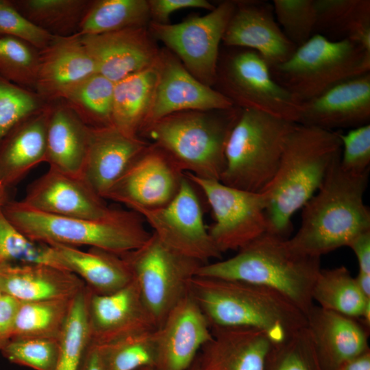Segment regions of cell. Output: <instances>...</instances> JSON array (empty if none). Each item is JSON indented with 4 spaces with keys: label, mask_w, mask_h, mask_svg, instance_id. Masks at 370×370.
<instances>
[{
    "label": "cell",
    "mask_w": 370,
    "mask_h": 370,
    "mask_svg": "<svg viewBox=\"0 0 370 370\" xmlns=\"http://www.w3.org/2000/svg\"><path fill=\"white\" fill-rule=\"evenodd\" d=\"M92 291L85 286L74 297L59 338L56 370H79L90 343L88 302Z\"/></svg>",
    "instance_id": "cell-37"
},
{
    "label": "cell",
    "mask_w": 370,
    "mask_h": 370,
    "mask_svg": "<svg viewBox=\"0 0 370 370\" xmlns=\"http://www.w3.org/2000/svg\"><path fill=\"white\" fill-rule=\"evenodd\" d=\"M51 106L27 117L0 143V188L18 182L33 167L45 162L46 132Z\"/></svg>",
    "instance_id": "cell-27"
},
{
    "label": "cell",
    "mask_w": 370,
    "mask_h": 370,
    "mask_svg": "<svg viewBox=\"0 0 370 370\" xmlns=\"http://www.w3.org/2000/svg\"><path fill=\"white\" fill-rule=\"evenodd\" d=\"M149 143L129 136L114 126L91 127L80 178L104 196Z\"/></svg>",
    "instance_id": "cell-23"
},
{
    "label": "cell",
    "mask_w": 370,
    "mask_h": 370,
    "mask_svg": "<svg viewBox=\"0 0 370 370\" xmlns=\"http://www.w3.org/2000/svg\"><path fill=\"white\" fill-rule=\"evenodd\" d=\"M114 86V82L97 73L72 88L61 99L88 126H113Z\"/></svg>",
    "instance_id": "cell-35"
},
{
    "label": "cell",
    "mask_w": 370,
    "mask_h": 370,
    "mask_svg": "<svg viewBox=\"0 0 370 370\" xmlns=\"http://www.w3.org/2000/svg\"><path fill=\"white\" fill-rule=\"evenodd\" d=\"M150 18L147 0L91 1L75 34L81 36L143 27Z\"/></svg>",
    "instance_id": "cell-33"
},
{
    "label": "cell",
    "mask_w": 370,
    "mask_h": 370,
    "mask_svg": "<svg viewBox=\"0 0 370 370\" xmlns=\"http://www.w3.org/2000/svg\"><path fill=\"white\" fill-rule=\"evenodd\" d=\"M36 92L0 75V143L20 122L47 105Z\"/></svg>",
    "instance_id": "cell-41"
},
{
    "label": "cell",
    "mask_w": 370,
    "mask_h": 370,
    "mask_svg": "<svg viewBox=\"0 0 370 370\" xmlns=\"http://www.w3.org/2000/svg\"><path fill=\"white\" fill-rule=\"evenodd\" d=\"M157 66L158 79L153 99L143 128L177 112L220 110L234 107L221 92L197 79L170 51H160Z\"/></svg>",
    "instance_id": "cell-15"
},
{
    "label": "cell",
    "mask_w": 370,
    "mask_h": 370,
    "mask_svg": "<svg viewBox=\"0 0 370 370\" xmlns=\"http://www.w3.org/2000/svg\"><path fill=\"white\" fill-rule=\"evenodd\" d=\"M312 298L319 306L360 320L370 305L355 278L344 266L321 269L312 287Z\"/></svg>",
    "instance_id": "cell-32"
},
{
    "label": "cell",
    "mask_w": 370,
    "mask_h": 370,
    "mask_svg": "<svg viewBox=\"0 0 370 370\" xmlns=\"http://www.w3.org/2000/svg\"><path fill=\"white\" fill-rule=\"evenodd\" d=\"M241 110L174 113L145 126L139 137L150 139L184 173L220 181L227 141Z\"/></svg>",
    "instance_id": "cell-5"
},
{
    "label": "cell",
    "mask_w": 370,
    "mask_h": 370,
    "mask_svg": "<svg viewBox=\"0 0 370 370\" xmlns=\"http://www.w3.org/2000/svg\"><path fill=\"white\" fill-rule=\"evenodd\" d=\"M7 201L6 191L0 188V206H3Z\"/></svg>",
    "instance_id": "cell-53"
},
{
    "label": "cell",
    "mask_w": 370,
    "mask_h": 370,
    "mask_svg": "<svg viewBox=\"0 0 370 370\" xmlns=\"http://www.w3.org/2000/svg\"><path fill=\"white\" fill-rule=\"evenodd\" d=\"M340 159L303 206L300 226L288 238L301 253L321 258L370 230V211L364 203L369 172L349 173L341 168Z\"/></svg>",
    "instance_id": "cell-3"
},
{
    "label": "cell",
    "mask_w": 370,
    "mask_h": 370,
    "mask_svg": "<svg viewBox=\"0 0 370 370\" xmlns=\"http://www.w3.org/2000/svg\"><path fill=\"white\" fill-rule=\"evenodd\" d=\"M273 79L298 103L370 73V50L351 40L331 41L314 34L286 61L270 66Z\"/></svg>",
    "instance_id": "cell-7"
},
{
    "label": "cell",
    "mask_w": 370,
    "mask_h": 370,
    "mask_svg": "<svg viewBox=\"0 0 370 370\" xmlns=\"http://www.w3.org/2000/svg\"><path fill=\"white\" fill-rule=\"evenodd\" d=\"M166 246L186 257L207 264L221 258L204 223V212L195 185L186 176L173 199L165 206L138 212Z\"/></svg>",
    "instance_id": "cell-13"
},
{
    "label": "cell",
    "mask_w": 370,
    "mask_h": 370,
    "mask_svg": "<svg viewBox=\"0 0 370 370\" xmlns=\"http://www.w3.org/2000/svg\"><path fill=\"white\" fill-rule=\"evenodd\" d=\"M370 121V73L343 82L301 103L298 124L335 131Z\"/></svg>",
    "instance_id": "cell-21"
},
{
    "label": "cell",
    "mask_w": 370,
    "mask_h": 370,
    "mask_svg": "<svg viewBox=\"0 0 370 370\" xmlns=\"http://www.w3.org/2000/svg\"><path fill=\"white\" fill-rule=\"evenodd\" d=\"M357 258L359 271L370 274V230L356 236L348 245Z\"/></svg>",
    "instance_id": "cell-49"
},
{
    "label": "cell",
    "mask_w": 370,
    "mask_h": 370,
    "mask_svg": "<svg viewBox=\"0 0 370 370\" xmlns=\"http://www.w3.org/2000/svg\"><path fill=\"white\" fill-rule=\"evenodd\" d=\"M53 36L21 14L11 1L0 0V37L16 38L40 51L49 44Z\"/></svg>",
    "instance_id": "cell-45"
},
{
    "label": "cell",
    "mask_w": 370,
    "mask_h": 370,
    "mask_svg": "<svg viewBox=\"0 0 370 370\" xmlns=\"http://www.w3.org/2000/svg\"><path fill=\"white\" fill-rule=\"evenodd\" d=\"M55 258L64 270L78 276L95 294L114 293L134 280L132 273L123 257L104 249L54 245Z\"/></svg>",
    "instance_id": "cell-28"
},
{
    "label": "cell",
    "mask_w": 370,
    "mask_h": 370,
    "mask_svg": "<svg viewBox=\"0 0 370 370\" xmlns=\"http://www.w3.org/2000/svg\"><path fill=\"white\" fill-rule=\"evenodd\" d=\"M355 280L361 292L370 298V274L358 272Z\"/></svg>",
    "instance_id": "cell-52"
},
{
    "label": "cell",
    "mask_w": 370,
    "mask_h": 370,
    "mask_svg": "<svg viewBox=\"0 0 370 370\" xmlns=\"http://www.w3.org/2000/svg\"><path fill=\"white\" fill-rule=\"evenodd\" d=\"M88 314L90 343L98 345L157 329L134 280L110 294L92 292Z\"/></svg>",
    "instance_id": "cell-20"
},
{
    "label": "cell",
    "mask_w": 370,
    "mask_h": 370,
    "mask_svg": "<svg viewBox=\"0 0 370 370\" xmlns=\"http://www.w3.org/2000/svg\"><path fill=\"white\" fill-rule=\"evenodd\" d=\"M151 18L154 23L165 24L170 15L186 8L212 10L215 6L206 0H149Z\"/></svg>",
    "instance_id": "cell-47"
},
{
    "label": "cell",
    "mask_w": 370,
    "mask_h": 370,
    "mask_svg": "<svg viewBox=\"0 0 370 370\" xmlns=\"http://www.w3.org/2000/svg\"><path fill=\"white\" fill-rule=\"evenodd\" d=\"M27 19L55 36H69L79 23L91 1L86 0L11 1Z\"/></svg>",
    "instance_id": "cell-36"
},
{
    "label": "cell",
    "mask_w": 370,
    "mask_h": 370,
    "mask_svg": "<svg viewBox=\"0 0 370 370\" xmlns=\"http://www.w3.org/2000/svg\"><path fill=\"white\" fill-rule=\"evenodd\" d=\"M157 63L114 83L112 125L129 136L139 137L149 113L158 79Z\"/></svg>",
    "instance_id": "cell-30"
},
{
    "label": "cell",
    "mask_w": 370,
    "mask_h": 370,
    "mask_svg": "<svg viewBox=\"0 0 370 370\" xmlns=\"http://www.w3.org/2000/svg\"><path fill=\"white\" fill-rule=\"evenodd\" d=\"M121 256L157 328L190 293L192 280L205 264L169 248L153 233L141 247Z\"/></svg>",
    "instance_id": "cell-9"
},
{
    "label": "cell",
    "mask_w": 370,
    "mask_h": 370,
    "mask_svg": "<svg viewBox=\"0 0 370 370\" xmlns=\"http://www.w3.org/2000/svg\"><path fill=\"white\" fill-rule=\"evenodd\" d=\"M339 132L298 123L291 130L277 171L262 192L268 232L288 238L293 214L317 193L341 158Z\"/></svg>",
    "instance_id": "cell-1"
},
{
    "label": "cell",
    "mask_w": 370,
    "mask_h": 370,
    "mask_svg": "<svg viewBox=\"0 0 370 370\" xmlns=\"http://www.w3.org/2000/svg\"><path fill=\"white\" fill-rule=\"evenodd\" d=\"M336 370H370V349L344 361Z\"/></svg>",
    "instance_id": "cell-51"
},
{
    "label": "cell",
    "mask_w": 370,
    "mask_h": 370,
    "mask_svg": "<svg viewBox=\"0 0 370 370\" xmlns=\"http://www.w3.org/2000/svg\"><path fill=\"white\" fill-rule=\"evenodd\" d=\"M3 294L2 293L1 291L0 290V297L3 295Z\"/></svg>",
    "instance_id": "cell-55"
},
{
    "label": "cell",
    "mask_w": 370,
    "mask_h": 370,
    "mask_svg": "<svg viewBox=\"0 0 370 370\" xmlns=\"http://www.w3.org/2000/svg\"><path fill=\"white\" fill-rule=\"evenodd\" d=\"M296 123L242 109L228 137L220 181L244 190L262 193L278 168L286 138Z\"/></svg>",
    "instance_id": "cell-8"
},
{
    "label": "cell",
    "mask_w": 370,
    "mask_h": 370,
    "mask_svg": "<svg viewBox=\"0 0 370 370\" xmlns=\"http://www.w3.org/2000/svg\"><path fill=\"white\" fill-rule=\"evenodd\" d=\"M85 286L74 273L49 264L0 265V290L19 302L73 298Z\"/></svg>",
    "instance_id": "cell-26"
},
{
    "label": "cell",
    "mask_w": 370,
    "mask_h": 370,
    "mask_svg": "<svg viewBox=\"0 0 370 370\" xmlns=\"http://www.w3.org/2000/svg\"><path fill=\"white\" fill-rule=\"evenodd\" d=\"M184 174L157 146L149 143L104 196L132 210L159 208L177 194Z\"/></svg>",
    "instance_id": "cell-14"
},
{
    "label": "cell",
    "mask_w": 370,
    "mask_h": 370,
    "mask_svg": "<svg viewBox=\"0 0 370 370\" xmlns=\"http://www.w3.org/2000/svg\"><path fill=\"white\" fill-rule=\"evenodd\" d=\"M39 51L14 37H0V75L27 88L35 86Z\"/></svg>",
    "instance_id": "cell-40"
},
{
    "label": "cell",
    "mask_w": 370,
    "mask_h": 370,
    "mask_svg": "<svg viewBox=\"0 0 370 370\" xmlns=\"http://www.w3.org/2000/svg\"><path fill=\"white\" fill-rule=\"evenodd\" d=\"M211 330L210 340L191 365L195 370H264L272 343L263 332L246 328Z\"/></svg>",
    "instance_id": "cell-25"
},
{
    "label": "cell",
    "mask_w": 370,
    "mask_h": 370,
    "mask_svg": "<svg viewBox=\"0 0 370 370\" xmlns=\"http://www.w3.org/2000/svg\"><path fill=\"white\" fill-rule=\"evenodd\" d=\"M59 339L13 338L1 354L9 362L34 370H56Z\"/></svg>",
    "instance_id": "cell-44"
},
{
    "label": "cell",
    "mask_w": 370,
    "mask_h": 370,
    "mask_svg": "<svg viewBox=\"0 0 370 370\" xmlns=\"http://www.w3.org/2000/svg\"><path fill=\"white\" fill-rule=\"evenodd\" d=\"M2 210L23 234L47 245L89 246L121 255L141 247L152 234L133 210L114 209L106 218L89 219L43 213L20 201H7Z\"/></svg>",
    "instance_id": "cell-6"
},
{
    "label": "cell",
    "mask_w": 370,
    "mask_h": 370,
    "mask_svg": "<svg viewBox=\"0 0 370 370\" xmlns=\"http://www.w3.org/2000/svg\"><path fill=\"white\" fill-rule=\"evenodd\" d=\"M151 36L143 27L79 37L97 73L115 83L157 63L160 51Z\"/></svg>",
    "instance_id": "cell-19"
},
{
    "label": "cell",
    "mask_w": 370,
    "mask_h": 370,
    "mask_svg": "<svg viewBox=\"0 0 370 370\" xmlns=\"http://www.w3.org/2000/svg\"><path fill=\"white\" fill-rule=\"evenodd\" d=\"M139 370H155V369L153 368L146 367V368L140 369ZM187 370H195V369L192 366H190L189 369Z\"/></svg>",
    "instance_id": "cell-54"
},
{
    "label": "cell",
    "mask_w": 370,
    "mask_h": 370,
    "mask_svg": "<svg viewBox=\"0 0 370 370\" xmlns=\"http://www.w3.org/2000/svg\"><path fill=\"white\" fill-rule=\"evenodd\" d=\"M212 330L199 306L189 293L156 329L155 370H187Z\"/></svg>",
    "instance_id": "cell-16"
},
{
    "label": "cell",
    "mask_w": 370,
    "mask_h": 370,
    "mask_svg": "<svg viewBox=\"0 0 370 370\" xmlns=\"http://www.w3.org/2000/svg\"><path fill=\"white\" fill-rule=\"evenodd\" d=\"M73 299V297L19 302L11 339H59Z\"/></svg>",
    "instance_id": "cell-34"
},
{
    "label": "cell",
    "mask_w": 370,
    "mask_h": 370,
    "mask_svg": "<svg viewBox=\"0 0 370 370\" xmlns=\"http://www.w3.org/2000/svg\"><path fill=\"white\" fill-rule=\"evenodd\" d=\"M91 127L66 104L51 106L46 132L45 162L50 169L80 177Z\"/></svg>",
    "instance_id": "cell-29"
},
{
    "label": "cell",
    "mask_w": 370,
    "mask_h": 370,
    "mask_svg": "<svg viewBox=\"0 0 370 370\" xmlns=\"http://www.w3.org/2000/svg\"><path fill=\"white\" fill-rule=\"evenodd\" d=\"M320 258L301 253L288 238L267 232L232 257L200 267L197 275L241 281L274 290L306 315L314 306L312 290Z\"/></svg>",
    "instance_id": "cell-4"
},
{
    "label": "cell",
    "mask_w": 370,
    "mask_h": 370,
    "mask_svg": "<svg viewBox=\"0 0 370 370\" xmlns=\"http://www.w3.org/2000/svg\"><path fill=\"white\" fill-rule=\"evenodd\" d=\"M306 328L322 370H336L369 349V330L358 319L314 305L306 314Z\"/></svg>",
    "instance_id": "cell-24"
},
{
    "label": "cell",
    "mask_w": 370,
    "mask_h": 370,
    "mask_svg": "<svg viewBox=\"0 0 370 370\" xmlns=\"http://www.w3.org/2000/svg\"><path fill=\"white\" fill-rule=\"evenodd\" d=\"M264 370H322L307 328L272 345Z\"/></svg>",
    "instance_id": "cell-42"
},
{
    "label": "cell",
    "mask_w": 370,
    "mask_h": 370,
    "mask_svg": "<svg viewBox=\"0 0 370 370\" xmlns=\"http://www.w3.org/2000/svg\"><path fill=\"white\" fill-rule=\"evenodd\" d=\"M342 144L341 168L352 174L369 172L370 124L352 128L346 134L339 132Z\"/></svg>",
    "instance_id": "cell-46"
},
{
    "label": "cell",
    "mask_w": 370,
    "mask_h": 370,
    "mask_svg": "<svg viewBox=\"0 0 370 370\" xmlns=\"http://www.w3.org/2000/svg\"><path fill=\"white\" fill-rule=\"evenodd\" d=\"M190 293L211 329L258 330L276 345L306 327V315L298 307L262 286L196 275L190 282Z\"/></svg>",
    "instance_id": "cell-2"
},
{
    "label": "cell",
    "mask_w": 370,
    "mask_h": 370,
    "mask_svg": "<svg viewBox=\"0 0 370 370\" xmlns=\"http://www.w3.org/2000/svg\"><path fill=\"white\" fill-rule=\"evenodd\" d=\"M234 2V11L222 38L225 47L254 50L269 66L292 56L297 47L278 25L272 3L262 0Z\"/></svg>",
    "instance_id": "cell-17"
},
{
    "label": "cell",
    "mask_w": 370,
    "mask_h": 370,
    "mask_svg": "<svg viewBox=\"0 0 370 370\" xmlns=\"http://www.w3.org/2000/svg\"><path fill=\"white\" fill-rule=\"evenodd\" d=\"M79 370H105L99 345L90 343Z\"/></svg>",
    "instance_id": "cell-50"
},
{
    "label": "cell",
    "mask_w": 370,
    "mask_h": 370,
    "mask_svg": "<svg viewBox=\"0 0 370 370\" xmlns=\"http://www.w3.org/2000/svg\"><path fill=\"white\" fill-rule=\"evenodd\" d=\"M19 301L3 295L0 297V354L12 336L14 320Z\"/></svg>",
    "instance_id": "cell-48"
},
{
    "label": "cell",
    "mask_w": 370,
    "mask_h": 370,
    "mask_svg": "<svg viewBox=\"0 0 370 370\" xmlns=\"http://www.w3.org/2000/svg\"><path fill=\"white\" fill-rule=\"evenodd\" d=\"M229 48L219 58V91L236 107L298 123L301 104L273 79L267 62L254 50Z\"/></svg>",
    "instance_id": "cell-10"
},
{
    "label": "cell",
    "mask_w": 370,
    "mask_h": 370,
    "mask_svg": "<svg viewBox=\"0 0 370 370\" xmlns=\"http://www.w3.org/2000/svg\"><path fill=\"white\" fill-rule=\"evenodd\" d=\"M314 34L331 41L351 40L370 50L369 0H315Z\"/></svg>",
    "instance_id": "cell-31"
},
{
    "label": "cell",
    "mask_w": 370,
    "mask_h": 370,
    "mask_svg": "<svg viewBox=\"0 0 370 370\" xmlns=\"http://www.w3.org/2000/svg\"><path fill=\"white\" fill-rule=\"evenodd\" d=\"M99 346L105 370L154 368L156 329L130 335Z\"/></svg>",
    "instance_id": "cell-38"
},
{
    "label": "cell",
    "mask_w": 370,
    "mask_h": 370,
    "mask_svg": "<svg viewBox=\"0 0 370 370\" xmlns=\"http://www.w3.org/2000/svg\"><path fill=\"white\" fill-rule=\"evenodd\" d=\"M234 9V1H225L204 16L179 23L151 22L149 32L197 79L212 87L217 81L220 43Z\"/></svg>",
    "instance_id": "cell-11"
},
{
    "label": "cell",
    "mask_w": 370,
    "mask_h": 370,
    "mask_svg": "<svg viewBox=\"0 0 370 370\" xmlns=\"http://www.w3.org/2000/svg\"><path fill=\"white\" fill-rule=\"evenodd\" d=\"M272 4L278 25L296 47L304 44L314 34L315 0H273Z\"/></svg>",
    "instance_id": "cell-43"
},
{
    "label": "cell",
    "mask_w": 370,
    "mask_h": 370,
    "mask_svg": "<svg viewBox=\"0 0 370 370\" xmlns=\"http://www.w3.org/2000/svg\"><path fill=\"white\" fill-rule=\"evenodd\" d=\"M97 73L95 62L77 34L54 35L49 44L39 51L34 88L45 101L60 99Z\"/></svg>",
    "instance_id": "cell-22"
},
{
    "label": "cell",
    "mask_w": 370,
    "mask_h": 370,
    "mask_svg": "<svg viewBox=\"0 0 370 370\" xmlns=\"http://www.w3.org/2000/svg\"><path fill=\"white\" fill-rule=\"evenodd\" d=\"M28 263L46 264L62 269L51 246L35 242L23 234L7 218L0 206V265Z\"/></svg>",
    "instance_id": "cell-39"
},
{
    "label": "cell",
    "mask_w": 370,
    "mask_h": 370,
    "mask_svg": "<svg viewBox=\"0 0 370 370\" xmlns=\"http://www.w3.org/2000/svg\"><path fill=\"white\" fill-rule=\"evenodd\" d=\"M20 201L31 209L64 217L99 219L114 210L80 177L50 168L29 184Z\"/></svg>",
    "instance_id": "cell-18"
},
{
    "label": "cell",
    "mask_w": 370,
    "mask_h": 370,
    "mask_svg": "<svg viewBox=\"0 0 370 370\" xmlns=\"http://www.w3.org/2000/svg\"><path fill=\"white\" fill-rule=\"evenodd\" d=\"M185 175L202 191L212 210L214 222L208 230L221 254L238 251L267 232V199L263 193Z\"/></svg>",
    "instance_id": "cell-12"
}]
</instances>
